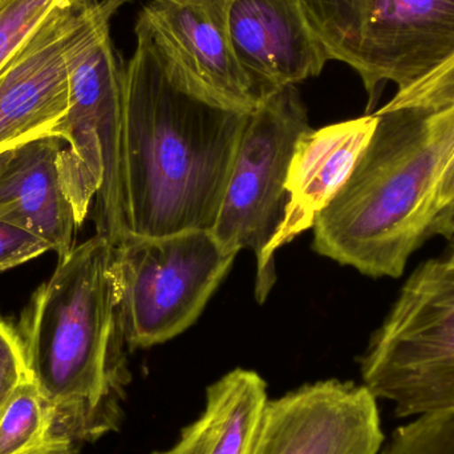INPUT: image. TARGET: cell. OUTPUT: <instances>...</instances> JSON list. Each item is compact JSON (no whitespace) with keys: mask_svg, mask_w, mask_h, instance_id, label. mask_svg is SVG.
I'll return each mask as SVG.
<instances>
[{"mask_svg":"<svg viewBox=\"0 0 454 454\" xmlns=\"http://www.w3.org/2000/svg\"><path fill=\"white\" fill-rule=\"evenodd\" d=\"M125 67L121 197L125 237L212 230L250 112L186 88L135 27Z\"/></svg>","mask_w":454,"mask_h":454,"instance_id":"obj_1","label":"cell"},{"mask_svg":"<svg viewBox=\"0 0 454 454\" xmlns=\"http://www.w3.org/2000/svg\"><path fill=\"white\" fill-rule=\"evenodd\" d=\"M114 245L96 234L72 248L21 315L29 378L50 418L43 454H79L117 432L132 376L117 314Z\"/></svg>","mask_w":454,"mask_h":454,"instance_id":"obj_2","label":"cell"},{"mask_svg":"<svg viewBox=\"0 0 454 454\" xmlns=\"http://www.w3.org/2000/svg\"><path fill=\"white\" fill-rule=\"evenodd\" d=\"M378 125L348 181L317 215L314 250L373 278H399L429 238L454 157V103L373 112Z\"/></svg>","mask_w":454,"mask_h":454,"instance_id":"obj_3","label":"cell"},{"mask_svg":"<svg viewBox=\"0 0 454 454\" xmlns=\"http://www.w3.org/2000/svg\"><path fill=\"white\" fill-rule=\"evenodd\" d=\"M130 0H112L68 56V112L61 122L64 188L82 225L95 200L96 234L116 246L125 238L121 128L125 67L112 42L111 19Z\"/></svg>","mask_w":454,"mask_h":454,"instance_id":"obj_4","label":"cell"},{"mask_svg":"<svg viewBox=\"0 0 454 454\" xmlns=\"http://www.w3.org/2000/svg\"><path fill=\"white\" fill-rule=\"evenodd\" d=\"M363 384L399 419L454 412V253L408 278L360 357Z\"/></svg>","mask_w":454,"mask_h":454,"instance_id":"obj_5","label":"cell"},{"mask_svg":"<svg viewBox=\"0 0 454 454\" xmlns=\"http://www.w3.org/2000/svg\"><path fill=\"white\" fill-rule=\"evenodd\" d=\"M328 60L351 67L368 108L387 82L404 90L454 56V0H298Z\"/></svg>","mask_w":454,"mask_h":454,"instance_id":"obj_6","label":"cell"},{"mask_svg":"<svg viewBox=\"0 0 454 454\" xmlns=\"http://www.w3.org/2000/svg\"><path fill=\"white\" fill-rule=\"evenodd\" d=\"M235 256L212 230L156 238L128 235L114 246L117 314L128 348H149L188 330Z\"/></svg>","mask_w":454,"mask_h":454,"instance_id":"obj_7","label":"cell"},{"mask_svg":"<svg viewBox=\"0 0 454 454\" xmlns=\"http://www.w3.org/2000/svg\"><path fill=\"white\" fill-rule=\"evenodd\" d=\"M309 128L295 85L270 93L248 114L212 232L229 253L251 248L256 267L285 218L288 167Z\"/></svg>","mask_w":454,"mask_h":454,"instance_id":"obj_8","label":"cell"},{"mask_svg":"<svg viewBox=\"0 0 454 454\" xmlns=\"http://www.w3.org/2000/svg\"><path fill=\"white\" fill-rule=\"evenodd\" d=\"M112 0H66L0 69V154L60 137L68 112V56Z\"/></svg>","mask_w":454,"mask_h":454,"instance_id":"obj_9","label":"cell"},{"mask_svg":"<svg viewBox=\"0 0 454 454\" xmlns=\"http://www.w3.org/2000/svg\"><path fill=\"white\" fill-rule=\"evenodd\" d=\"M384 442L372 392L330 379L267 400L250 454H379Z\"/></svg>","mask_w":454,"mask_h":454,"instance_id":"obj_10","label":"cell"},{"mask_svg":"<svg viewBox=\"0 0 454 454\" xmlns=\"http://www.w3.org/2000/svg\"><path fill=\"white\" fill-rule=\"evenodd\" d=\"M231 0H151L136 27L151 37L168 69L186 88L240 112L259 104L235 56L229 29Z\"/></svg>","mask_w":454,"mask_h":454,"instance_id":"obj_11","label":"cell"},{"mask_svg":"<svg viewBox=\"0 0 454 454\" xmlns=\"http://www.w3.org/2000/svg\"><path fill=\"white\" fill-rule=\"evenodd\" d=\"M378 125V117L367 114L312 129L299 137L288 167L286 191L288 201L285 218L256 267L255 296L266 301L274 287L275 251L314 227L317 215L330 205L348 181Z\"/></svg>","mask_w":454,"mask_h":454,"instance_id":"obj_12","label":"cell"},{"mask_svg":"<svg viewBox=\"0 0 454 454\" xmlns=\"http://www.w3.org/2000/svg\"><path fill=\"white\" fill-rule=\"evenodd\" d=\"M235 56L258 98L322 74L328 58L298 0H231Z\"/></svg>","mask_w":454,"mask_h":454,"instance_id":"obj_13","label":"cell"},{"mask_svg":"<svg viewBox=\"0 0 454 454\" xmlns=\"http://www.w3.org/2000/svg\"><path fill=\"white\" fill-rule=\"evenodd\" d=\"M64 148L56 136L29 141L15 149L0 176V220L42 238L59 259L74 248L79 227L61 177Z\"/></svg>","mask_w":454,"mask_h":454,"instance_id":"obj_14","label":"cell"},{"mask_svg":"<svg viewBox=\"0 0 454 454\" xmlns=\"http://www.w3.org/2000/svg\"><path fill=\"white\" fill-rule=\"evenodd\" d=\"M267 400L262 376L235 368L209 386L204 411L178 442L154 454H250Z\"/></svg>","mask_w":454,"mask_h":454,"instance_id":"obj_15","label":"cell"},{"mask_svg":"<svg viewBox=\"0 0 454 454\" xmlns=\"http://www.w3.org/2000/svg\"><path fill=\"white\" fill-rule=\"evenodd\" d=\"M48 432L47 405L29 378L0 416V454H43Z\"/></svg>","mask_w":454,"mask_h":454,"instance_id":"obj_16","label":"cell"},{"mask_svg":"<svg viewBox=\"0 0 454 454\" xmlns=\"http://www.w3.org/2000/svg\"><path fill=\"white\" fill-rule=\"evenodd\" d=\"M66 0H0V69Z\"/></svg>","mask_w":454,"mask_h":454,"instance_id":"obj_17","label":"cell"},{"mask_svg":"<svg viewBox=\"0 0 454 454\" xmlns=\"http://www.w3.org/2000/svg\"><path fill=\"white\" fill-rule=\"evenodd\" d=\"M454 103V56L434 74L396 95L379 111L415 109L421 112H437Z\"/></svg>","mask_w":454,"mask_h":454,"instance_id":"obj_18","label":"cell"},{"mask_svg":"<svg viewBox=\"0 0 454 454\" xmlns=\"http://www.w3.org/2000/svg\"><path fill=\"white\" fill-rule=\"evenodd\" d=\"M29 372L18 331L0 317V416Z\"/></svg>","mask_w":454,"mask_h":454,"instance_id":"obj_19","label":"cell"},{"mask_svg":"<svg viewBox=\"0 0 454 454\" xmlns=\"http://www.w3.org/2000/svg\"><path fill=\"white\" fill-rule=\"evenodd\" d=\"M50 250V243L42 238L0 220V271L26 263Z\"/></svg>","mask_w":454,"mask_h":454,"instance_id":"obj_20","label":"cell"},{"mask_svg":"<svg viewBox=\"0 0 454 454\" xmlns=\"http://www.w3.org/2000/svg\"><path fill=\"white\" fill-rule=\"evenodd\" d=\"M432 235H440V237L445 238L450 243V251L454 253V202L434 217L431 230H429V237Z\"/></svg>","mask_w":454,"mask_h":454,"instance_id":"obj_21","label":"cell"},{"mask_svg":"<svg viewBox=\"0 0 454 454\" xmlns=\"http://www.w3.org/2000/svg\"><path fill=\"white\" fill-rule=\"evenodd\" d=\"M454 202V157L445 169L440 183L439 194H437V212H442L445 207ZM439 215V213H437Z\"/></svg>","mask_w":454,"mask_h":454,"instance_id":"obj_22","label":"cell"},{"mask_svg":"<svg viewBox=\"0 0 454 454\" xmlns=\"http://www.w3.org/2000/svg\"><path fill=\"white\" fill-rule=\"evenodd\" d=\"M13 153H15V149L13 151L5 152V153L0 154V176L4 172L7 165L10 164L11 159L13 157Z\"/></svg>","mask_w":454,"mask_h":454,"instance_id":"obj_23","label":"cell"}]
</instances>
